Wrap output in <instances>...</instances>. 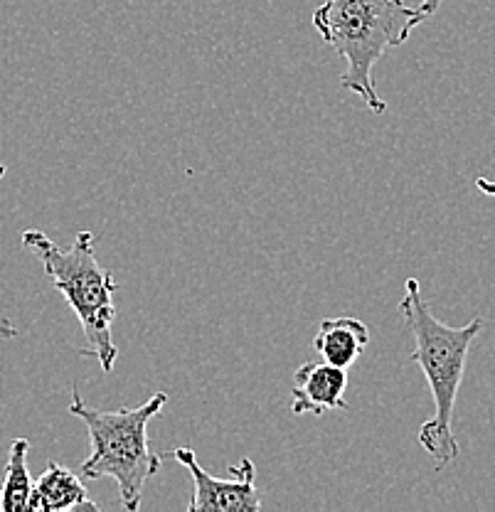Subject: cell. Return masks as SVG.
Returning <instances> with one entry per match:
<instances>
[{"label":"cell","instance_id":"4fadbf2b","mask_svg":"<svg viewBox=\"0 0 495 512\" xmlns=\"http://www.w3.org/2000/svg\"><path fill=\"white\" fill-rule=\"evenodd\" d=\"M5 173H8V168H5V165H0V180L5 178Z\"/></svg>","mask_w":495,"mask_h":512},{"label":"cell","instance_id":"8992f818","mask_svg":"<svg viewBox=\"0 0 495 512\" xmlns=\"http://www.w3.org/2000/svg\"><path fill=\"white\" fill-rule=\"evenodd\" d=\"M345 389H348V370L330 362H306L294 372L291 412L296 416H323L333 409H348Z\"/></svg>","mask_w":495,"mask_h":512},{"label":"cell","instance_id":"9c48e42d","mask_svg":"<svg viewBox=\"0 0 495 512\" xmlns=\"http://www.w3.org/2000/svg\"><path fill=\"white\" fill-rule=\"evenodd\" d=\"M30 441L15 439L10 444L8 463H5V478L0 485V510L3 512H25L30 510V495H33V476L28 468Z\"/></svg>","mask_w":495,"mask_h":512},{"label":"cell","instance_id":"30bf717a","mask_svg":"<svg viewBox=\"0 0 495 512\" xmlns=\"http://www.w3.org/2000/svg\"><path fill=\"white\" fill-rule=\"evenodd\" d=\"M15 335H18V328L10 320L0 318V338H15Z\"/></svg>","mask_w":495,"mask_h":512},{"label":"cell","instance_id":"ba28073f","mask_svg":"<svg viewBox=\"0 0 495 512\" xmlns=\"http://www.w3.org/2000/svg\"><path fill=\"white\" fill-rule=\"evenodd\" d=\"M79 508L99 510V505L89 498L87 488L77 473L60 466V463H50L33 485L30 512H62Z\"/></svg>","mask_w":495,"mask_h":512},{"label":"cell","instance_id":"52a82bcc","mask_svg":"<svg viewBox=\"0 0 495 512\" xmlns=\"http://www.w3.org/2000/svg\"><path fill=\"white\" fill-rule=\"evenodd\" d=\"M367 345H370V330L360 318L335 316L326 318L313 338V348L335 367L350 370L360 360Z\"/></svg>","mask_w":495,"mask_h":512},{"label":"cell","instance_id":"3957f363","mask_svg":"<svg viewBox=\"0 0 495 512\" xmlns=\"http://www.w3.org/2000/svg\"><path fill=\"white\" fill-rule=\"evenodd\" d=\"M97 242V234L79 232L72 249H62L42 229L23 232V247L40 259L47 279L79 318L84 340H87L79 355L97 357L101 370L111 375L116 355H119L114 335H111L116 320L114 293L119 291V286L111 271L99 264Z\"/></svg>","mask_w":495,"mask_h":512},{"label":"cell","instance_id":"7a4b0ae2","mask_svg":"<svg viewBox=\"0 0 495 512\" xmlns=\"http://www.w3.org/2000/svg\"><path fill=\"white\" fill-rule=\"evenodd\" d=\"M424 20L422 8L404 0H326L313 13V28L345 62L340 87L358 94L370 111L385 114L387 101L372 79L375 64L390 47L404 45Z\"/></svg>","mask_w":495,"mask_h":512},{"label":"cell","instance_id":"6da1fadb","mask_svg":"<svg viewBox=\"0 0 495 512\" xmlns=\"http://www.w3.org/2000/svg\"><path fill=\"white\" fill-rule=\"evenodd\" d=\"M399 313L417 343L409 362H417L422 367L431 387V397H434V419L422 424L419 444L439 466H446L456 461L461 453L454 434V409L463 372H466L468 352H471L473 340L481 335L483 320L473 318L461 328L441 323L422 298V286L417 279L404 281Z\"/></svg>","mask_w":495,"mask_h":512},{"label":"cell","instance_id":"8fae6325","mask_svg":"<svg viewBox=\"0 0 495 512\" xmlns=\"http://www.w3.org/2000/svg\"><path fill=\"white\" fill-rule=\"evenodd\" d=\"M441 3H444V0H422V5H419V8H422V13L427 15V18H431V15L439 10Z\"/></svg>","mask_w":495,"mask_h":512},{"label":"cell","instance_id":"7c38bea8","mask_svg":"<svg viewBox=\"0 0 495 512\" xmlns=\"http://www.w3.org/2000/svg\"><path fill=\"white\" fill-rule=\"evenodd\" d=\"M476 188L481 190V192H486V195L495 197V183H493V180H488V178H478V180H476Z\"/></svg>","mask_w":495,"mask_h":512},{"label":"cell","instance_id":"277c9868","mask_svg":"<svg viewBox=\"0 0 495 512\" xmlns=\"http://www.w3.org/2000/svg\"><path fill=\"white\" fill-rule=\"evenodd\" d=\"M168 404V394L156 392L136 409H106L89 407L82 394L74 389L69 414L84 421L92 441V453L82 461L79 473L84 478H111L119 485L121 505L129 512L141 508L143 488L148 478L161 471V456L151 451L148 424L161 414Z\"/></svg>","mask_w":495,"mask_h":512},{"label":"cell","instance_id":"5b68a950","mask_svg":"<svg viewBox=\"0 0 495 512\" xmlns=\"http://www.w3.org/2000/svg\"><path fill=\"white\" fill-rule=\"evenodd\" d=\"M173 458L180 466L188 468L193 478V498L188 503V512H257L262 510L257 485V468L249 458H242L232 468L230 478H215L200 466L193 448H175Z\"/></svg>","mask_w":495,"mask_h":512}]
</instances>
